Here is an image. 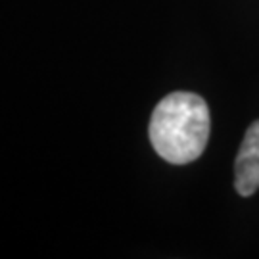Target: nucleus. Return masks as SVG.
Here are the masks:
<instances>
[{
	"instance_id": "f03ea898",
	"label": "nucleus",
	"mask_w": 259,
	"mask_h": 259,
	"mask_svg": "<svg viewBox=\"0 0 259 259\" xmlns=\"http://www.w3.org/2000/svg\"><path fill=\"white\" fill-rule=\"evenodd\" d=\"M234 188L242 198H248L259 188V119L251 123L242 139L234 161Z\"/></svg>"
},
{
	"instance_id": "f257e3e1",
	"label": "nucleus",
	"mask_w": 259,
	"mask_h": 259,
	"mask_svg": "<svg viewBox=\"0 0 259 259\" xmlns=\"http://www.w3.org/2000/svg\"><path fill=\"white\" fill-rule=\"evenodd\" d=\"M211 129L209 108L194 93H171L156 106L150 119V142L157 156L185 165L204 154Z\"/></svg>"
}]
</instances>
